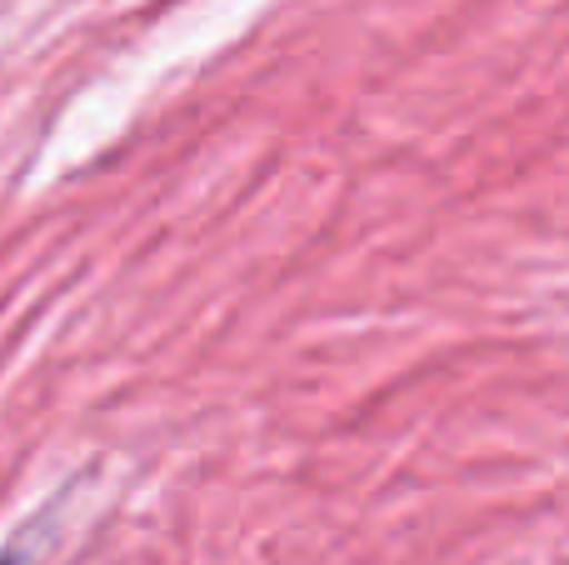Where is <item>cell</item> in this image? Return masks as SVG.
I'll return each mask as SVG.
<instances>
[{"label":"cell","mask_w":569,"mask_h":565,"mask_svg":"<svg viewBox=\"0 0 569 565\" xmlns=\"http://www.w3.org/2000/svg\"><path fill=\"white\" fill-rule=\"evenodd\" d=\"M0 565H16V561H0Z\"/></svg>","instance_id":"6da1fadb"}]
</instances>
